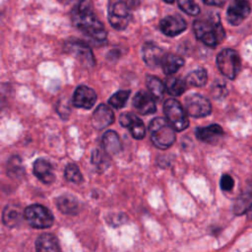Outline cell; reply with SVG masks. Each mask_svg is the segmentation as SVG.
<instances>
[{"label": "cell", "mask_w": 252, "mask_h": 252, "mask_svg": "<svg viewBox=\"0 0 252 252\" xmlns=\"http://www.w3.org/2000/svg\"><path fill=\"white\" fill-rule=\"evenodd\" d=\"M114 114L111 108L106 104H99L94 111L92 116V124L94 129L102 130L112 124Z\"/></svg>", "instance_id": "cell-14"}, {"label": "cell", "mask_w": 252, "mask_h": 252, "mask_svg": "<svg viewBox=\"0 0 252 252\" xmlns=\"http://www.w3.org/2000/svg\"><path fill=\"white\" fill-rule=\"evenodd\" d=\"M252 205V179L247 183L244 191L238 196L234 202L233 212L235 215H242Z\"/></svg>", "instance_id": "cell-20"}, {"label": "cell", "mask_w": 252, "mask_h": 252, "mask_svg": "<svg viewBox=\"0 0 252 252\" xmlns=\"http://www.w3.org/2000/svg\"><path fill=\"white\" fill-rule=\"evenodd\" d=\"M173 129L168 120L161 117L154 118L149 125L152 143L160 150L168 149L176 139Z\"/></svg>", "instance_id": "cell-3"}, {"label": "cell", "mask_w": 252, "mask_h": 252, "mask_svg": "<svg viewBox=\"0 0 252 252\" xmlns=\"http://www.w3.org/2000/svg\"><path fill=\"white\" fill-rule=\"evenodd\" d=\"M203 2L207 5L221 7L226 2V0H203Z\"/></svg>", "instance_id": "cell-34"}, {"label": "cell", "mask_w": 252, "mask_h": 252, "mask_svg": "<svg viewBox=\"0 0 252 252\" xmlns=\"http://www.w3.org/2000/svg\"><path fill=\"white\" fill-rule=\"evenodd\" d=\"M122 1H124L130 9L137 8L140 4V0H122Z\"/></svg>", "instance_id": "cell-35"}, {"label": "cell", "mask_w": 252, "mask_h": 252, "mask_svg": "<svg viewBox=\"0 0 252 252\" xmlns=\"http://www.w3.org/2000/svg\"><path fill=\"white\" fill-rule=\"evenodd\" d=\"M247 218L250 220H252V205L249 207V209L247 210Z\"/></svg>", "instance_id": "cell-36"}, {"label": "cell", "mask_w": 252, "mask_h": 252, "mask_svg": "<svg viewBox=\"0 0 252 252\" xmlns=\"http://www.w3.org/2000/svg\"><path fill=\"white\" fill-rule=\"evenodd\" d=\"M63 50L87 67H93L95 59L90 46L82 40L70 38L64 42Z\"/></svg>", "instance_id": "cell-5"}, {"label": "cell", "mask_w": 252, "mask_h": 252, "mask_svg": "<svg viewBox=\"0 0 252 252\" xmlns=\"http://www.w3.org/2000/svg\"><path fill=\"white\" fill-rule=\"evenodd\" d=\"M73 25L83 33L95 41H103L106 38V31L103 24L96 17L89 1H79L71 11Z\"/></svg>", "instance_id": "cell-1"}, {"label": "cell", "mask_w": 252, "mask_h": 252, "mask_svg": "<svg viewBox=\"0 0 252 252\" xmlns=\"http://www.w3.org/2000/svg\"><path fill=\"white\" fill-rule=\"evenodd\" d=\"M24 217V212L18 205L9 204L3 210L2 213V221L7 227H16L18 226Z\"/></svg>", "instance_id": "cell-19"}, {"label": "cell", "mask_w": 252, "mask_h": 252, "mask_svg": "<svg viewBox=\"0 0 252 252\" xmlns=\"http://www.w3.org/2000/svg\"><path fill=\"white\" fill-rule=\"evenodd\" d=\"M64 175L68 181L75 184H79L83 181L82 173L79 167L75 163H69L66 165L64 170Z\"/></svg>", "instance_id": "cell-29"}, {"label": "cell", "mask_w": 252, "mask_h": 252, "mask_svg": "<svg viewBox=\"0 0 252 252\" xmlns=\"http://www.w3.org/2000/svg\"><path fill=\"white\" fill-rule=\"evenodd\" d=\"M187 28L186 22L179 16H166L159 22V29L167 36H175Z\"/></svg>", "instance_id": "cell-13"}, {"label": "cell", "mask_w": 252, "mask_h": 252, "mask_svg": "<svg viewBox=\"0 0 252 252\" xmlns=\"http://www.w3.org/2000/svg\"><path fill=\"white\" fill-rule=\"evenodd\" d=\"M185 106L187 113L196 118L208 116L212 112V104L210 100L199 94H194L186 97Z\"/></svg>", "instance_id": "cell-9"}, {"label": "cell", "mask_w": 252, "mask_h": 252, "mask_svg": "<svg viewBox=\"0 0 252 252\" xmlns=\"http://www.w3.org/2000/svg\"><path fill=\"white\" fill-rule=\"evenodd\" d=\"M33 173L44 184H51L54 179V171L51 163L44 158H38L33 163Z\"/></svg>", "instance_id": "cell-18"}, {"label": "cell", "mask_w": 252, "mask_h": 252, "mask_svg": "<svg viewBox=\"0 0 252 252\" xmlns=\"http://www.w3.org/2000/svg\"><path fill=\"white\" fill-rule=\"evenodd\" d=\"M146 84H147V87H148L150 93L152 94V95L154 97L158 98V99L162 97L164 90H165V86L158 77L152 76V75L147 76Z\"/></svg>", "instance_id": "cell-26"}, {"label": "cell", "mask_w": 252, "mask_h": 252, "mask_svg": "<svg viewBox=\"0 0 252 252\" xmlns=\"http://www.w3.org/2000/svg\"><path fill=\"white\" fill-rule=\"evenodd\" d=\"M92 163L94 164L99 170L103 171L104 169H106L108 167L109 159L104 153H102L101 151L96 149L92 154Z\"/></svg>", "instance_id": "cell-30"}, {"label": "cell", "mask_w": 252, "mask_h": 252, "mask_svg": "<svg viewBox=\"0 0 252 252\" xmlns=\"http://www.w3.org/2000/svg\"><path fill=\"white\" fill-rule=\"evenodd\" d=\"M163 112L174 130L183 131L189 126V120L186 112L176 99H166L163 104Z\"/></svg>", "instance_id": "cell-7"}, {"label": "cell", "mask_w": 252, "mask_h": 252, "mask_svg": "<svg viewBox=\"0 0 252 252\" xmlns=\"http://www.w3.org/2000/svg\"><path fill=\"white\" fill-rule=\"evenodd\" d=\"M130 91H118L112 96L108 99V102L110 105H112L115 108H122L126 104V101L130 95Z\"/></svg>", "instance_id": "cell-31"}, {"label": "cell", "mask_w": 252, "mask_h": 252, "mask_svg": "<svg viewBox=\"0 0 252 252\" xmlns=\"http://www.w3.org/2000/svg\"><path fill=\"white\" fill-rule=\"evenodd\" d=\"M222 136L223 130L219 124H212L207 127H199L196 129L197 139L205 143L217 144Z\"/></svg>", "instance_id": "cell-17"}, {"label": "cell", "mask_w": 252, "mask_h": 252, "mask_svg": "<svg viewBox=\"0 0 252 252\" xmlns=\"http://www.w3.org/2000/svg\"><path fill=\"white\" fill-rule=\"evenodd\" d=\"M251 6L246 0H234L227 8L226 19L232 26L240 25L250 14Z\"/></svg>", "instance_id": "cell-10"}, {"label": "cell", "mask_w": 252, "mask_h": 252, "mask_svg": "<svg viewBox=\"0 0 252 252\" xmlns=\"http://www.w3.org/2000/svg\"><path fill=\"white\" fill-rule=\"evenodd\" d=\"M220 186L223 191H230L234 186L233 178L229 174H223L220 178Z\"/></svg>", "instance_id": "cell-33"}, {"label": "cell", "mask_w": 252, "mask_h": 252, "mask_svg": "<svg viewBox=\"0 0 252 252\" xmlns=\"http://www.w3.org/2000/svg\"><path fill=\"white\" fill-rule=\"evenodd\" d=\"M193 30L196 37L210 47H216L224 38V30L217 15L195 21Z\"/></svg>", "instance_id": "cell-2"}, {"label": "cell", "mask_w": 252, "mask_h": 252, "mask_svg": "<svg viewBox=\"0 0 252 252\" xmlns=\"http://www.w3.org/2000/svg\"><path fill=\"white\" fill-rule=\"evenodd\" d=\"M129 7L124 1L112 3L108 9V22L111 27L117 31H122L127 28L131 20Z\"/></svg>", "instance_id": "cell-8"}, {"label": "cell", "mask_w": 252, "mask_h": 252, "mask_svg": "<svg viewBox=\"0 0 252 252\" xmlns=\"http://www.w3.org/2000/svg\"><path fill=\"white\" fill-rule=\"evenodd\" d=\"M217 65L222 75L233 80L240 71L241 60L235 50L225 48L219 53L217 57Z\"/></svg>", "instance_id": "cell-4"}, {"label": "cell", "mask_w": 252, "mask_h": 252, "mask_svg": "<svg viewBox=\"0 0 252 252\" xmlns=\"http://www.w3.org/2000/svg\"><path fill=\"white\" fill-rule=\"evenodd\" d=\"M25 168L22 163V159L19 157H12L7 162V174L11 178H18L23 175Z\"/></svg>", "instance_id": "cell-28"}, {"label": "cell", "mask_w": 252, "mask_h": 252, "mask_svg": "<svg viewBox=\"0 0 252 252\" xmlns=\"http://www.w3.org/2000/svg\"><path fill=\"white\" fill-rule=\"evenodd\" d=\"M164 54V51L154 42H146L142 47L143 60L152 68L160 65Z\"/></svg>", "instance_id": "cell-15"}, {"label": "cell", "mask_w": 252, "mask_h": 252, "mask_svg": "<svg viewBox=\"0 0 252 252\" xmlns=\"http://www.w3.org/2000/svg\"><path fill=\"white\" fill-rule=\"evenodd\" d=\"M24 218L34 228H47L53 224L54 219L50 211L41 205H31L24 211Z\"/></svg>", "instance_id": "cell-6"}, {"label": "cell", "mask_w": 252, "mask_h": 252, "mask_svg": "<svg viewBox=\"0 0 252 252\" xmlns=\"http://www.w3.org/2000/svg\"><path fill=\"white\" fill-rule=\"evenodd\" d=\"M96 100L95 92L87 87V86H79L72 97V102L76 107L90 109L94 106Z\"/></svg>", "instance_id": "cell-12"}, {"label": "cell", "mask_w": 252, "mask_h": 252, "mask_svg": "<svg viewBox=\"0 0 252 252\" xmlns=\"http://www.w3.org/2000/svg\"><path fill=\"white\" fill-rule=\"evenodd\" d=\"M102 147L105 153L108 155H115L121 150V142L118 134L115 131L109 130L104 133L102 136Z\"/></svg>", "instance_id": "cell-23"}, {"label": "cell", "mask_w": 252, "mask_h": 252, "mask_svg": "<svg viewBox=\"0 0 252 252\" xmlns=\"http://www.w3.org/2000/svg\"><path fill=\"white\" fill-rule=\"evenodd\" d=\"M179 8L191 16H196L200 12L198 4L194 0H177Z\"/></svg>", "instance_id": "cell-32"}, {"label": "cell", "mask_w": 252, "mask_h": 252, "mask_svg": "<svg viewBox=\"0 0 252 252\" xmlns=\"http://www.w3.org/2000/svg\"><path fill=\"white\" fill-rule=\"evenodd\" d=\"M163 1H164V2H166V3H168V4H172L174 0H163Z\"/></svg>", "instance_id": "cell-37"}, {"label": "cell", "mask_w": 252, "mask_h": 252, "mask_svg": "<svg viewBox=\"0 0 252 252\" xmlns=\"http://www.w3.org/2000/svg\"><path fill=\"white\" fill-rule=\"evenodd\" d=\"M186 88H187V85L185 81H182L181 79L176 77L168 78L165 82V89L167 93L175 96L182 94L185 92Z\"/></svg>", "instance_id": "cell-27"}, {"label": "cell", "mask_w": 252, "mask_h": 252, "mask_svg": "<svg viewBox=\"0 0 252 252\" xmlns=\"http://www.w3.org/2000/svg\"><path fill=\"white\" fill-rule=\"evenodd\" d=\"M208 74L207 71L203 68H199L197 70L189 73L185 79V83L187 87H203L207 84Z\"/></svg>", "instance_id": "cell-25"}, {"label": "cell", "mask_w": 252, "mask_h": 252, "mask_svg": "<svg viewBox=\"0 0 252 252\" xmlns=\"http://www.w3.org/2000/svg\"><path fill=\"white\" fill-rule=\"evenodd\" d=\"M119 123L122 127L128 128L132 137L141 140L145 137L146 129L143 121L133 113H122L119 116Z\"/></svg>", "instance_id": "cell-11"}, {"label": "cell", "mask_w": 252, "mask_h": 252, "mask_svg": "<svg viewBox=\"0 0 252 252\" xmlns=\"http://www.w3.org/2000/svg\"><path fill=\"white\" fill-rule=\"evenodd\" d=\"M36 251H60L57 238L51 233H43L39 235L35 241Z\"/></svg>", "instance_id": "cell-24"}, {"label": "cell", "mask_w": 252, "mask_h": 252, "mask_svg": "<svg viewBox=\"0 0 252 252\" xmlns=\"http://www.w3.org/2000/svg\"><path fill=\"white\" fill-rule=\"evenodd\" d=\"M133 106L135 109L144 115L155 113L157 110L155 99L152 94H148L145 91L138 92L133 98Z\"/></svg>", "instance_id": "cell-16"}, {"label": "cell", "mask_w": 252, "mask_h": 252, "mask_svg": "<svg viewBox=\"0 0 252 252\" xmlns=\"http://www.w3.org/2000/svg\"><path fill=\"white\" fill-rule=\"evenodd\" d=\"M183 65H184L183 58L172 53H165L160 63L162 71L166 75H171L173 73H176Z\"/></svg>", "instance_id": "cell-22"}, {"label": "cell", "mask_w": 252, "mask_h": 252, "mask_svg": "<svg viewBox=\"0 0 252 252\" xmlns=\"http://www.w3.org/2000/svg\"><path fill=\"white\" fill-rule=\"evenodd\" d=\"M55 204L58 210L65 215H76L79 211L77 199L71 194H63L56 198Z\"/></svg>", "instance_id": "cell-21"}]
</instances>
